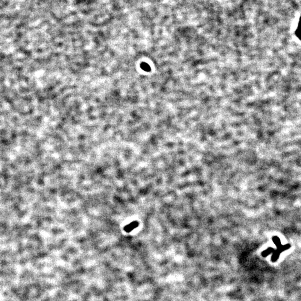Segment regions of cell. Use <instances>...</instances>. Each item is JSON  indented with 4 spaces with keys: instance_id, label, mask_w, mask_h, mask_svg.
Instances as JSON below:
<instances>
[{
    "instance_id": "6da1fadb",
    "label": "cell",
    "mask_w": 301,
    "mask_h": 301,
    "mask_svg": "<svg viewBox=\"0 0 301 301\" xmlns=\"http://www.w3.org/2000/svg\"><path fill=\"white\" fill-rule=\"evenodd\" d=\"M137 225L138 224H137V223L136 222H133L131 224L128 225V226H127L126 228V230H128V232H130L131 230H132V229H133L136 226H137Z\"/></svg>"
},
{
    "instance_id": "7a4b0ae2",
    "label": "cell",
    "mask_w": 301,
    "mask_h": 301,
    "mask_svg": "<svg viewBox=\"0 0 301 301\" xmlns=\"http://www.w3.org/2000/svg\"><path fill=\"white\" fill-rule=\"evenodd\" d=\"M141 68L143 70L146 71V72H149L150 70V65H148V64H147L146 63H142L141 65Z\"/></svg>"
}]
</instances>
